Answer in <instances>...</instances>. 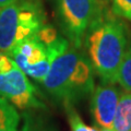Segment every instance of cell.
Here are the masks:
<instances>
[{
    "instance_id": "6da1fadb",
    "label": "cell",
    "mask_w": 131,
    "mask_h": 131,
    "mask_svg": "<svg viewBox=\"0 0 131 131\" xmlns=\"http://www.w3.org/2000/svg\"><path fill=\"white\" fill-rule=\"evenodd\" d=\"M94 73L88 55L70 44L52 62L42 86L54 100L63 105H74L94 92Z\"/></svg>"
},
{
    "instance_id": "7a4b0ae2",
    "label": "cell",
    "mask_w": 131,
    "mask_h": 131,
    "mask_svg": "<svg viewBox=\"0 0 131 131\" xmlns=\"http://www.w3.org/2000/svg\"><path fill=\"white\" fill-rule=\"evenodd\" d=\"M129 43L128 30L119 19L105 13L85 35L83 45L102 83H117V74Z\"/></svg>"
},
{
    "instance_id": "3957f363",
    "label": "cell",
    "mask_w": 131,
    "mask_h": 131,
    "mask_svg": "<svg viewBox=\"0 0 131 131\" xmlns=\"http://www.w3.org/2000/svg\"><path fill=\"white\" fill-rule=\"evenodd\" d=\"M45 24L40 0H15L0 8V51H10L16 44L37 34Z\"/></svg>"
},
{
    "instance_id": "277c9868",
    "label": "cell",
    "mask_w": 131,
    "mask_h": 131,
    "mask_svg": "<svg viewBox=\"0 0 131 131\" xmlns=\"http://www.w3.org/2000/svg\"><path fill=\"white\" fill-rule=\"evenodd\" d=\"M69 46L70 42L66 37L59 36L52 43L46 44L35 34L16 44L7 54L30 79L42 84L55 59Z\"/></svg>"
},
{
    "instance_id": "5b68a950",
    "label": "cell",
    "mask_w": 131,
    "mask_h": 131,
    "mask_svg": "<svg viewBox=\"0 0 131 131\" xmlns=\"http://www.w3.org/2000/svg\"><path fill=\"white\" fill-rule=\"evenodd\" d=\"M55 16L71 45L82 48L88 31L106 12L101 0H54Z\"/></svg>"
},
{
    "instance_id": "8992f818",
    "label": "cell",
    "mask_w": 131,
    "mask_h": 131,
    "mask_svg": "<svg viewBox=\"0 0 131 131\" xmlns=\"http://www.w3.org/2000/svg\"><path fill=\"white\" fill-rule=\"evenodd\" d=\"M0 97L21 110L45 108L34 84L16 63L10 70L0 73Z\"/></svg>"
},
{
    "instance_id": "52a82bcc",
    "label": "cell",
    "mask_w": 131,
    "mask_h": 131,
    "mask_svg": "<svg viewBox=\"0 0 131 131\" xmlns=\"http://www.w3.org/2000/svg\"><path fill=\"white\" fill-rule=\"evenodd\" d=\"M121 92L115 84L102 83L95 86L91 95V114L98 128H113Z\"/></svg>"
},
{
    "instance_id": "ba28073f",
    "label": "cell",
    "mask_w": 131,
    "mask_h": 131,
    "mask_svg": "<svg viewBox=\"0 0 131 131\" xmlns=\"http://www.w3.org/2000/svg\"><path fill=\"white\" fill-rule=\"evenodd\" d=\"M113 129L115 131H131V92L121 94L114 118Z\"/></svg>"
},
{
    "instance_id": "9c48e42d",
    "label": "cell",
    "mask_w": 131,
    "mask_h": 131,
    "mask_svg": "<svg viewBox=\"0 0 131 131\" xmlns=\"http://www.w3.org/2000/svg\"><path fill=\"white\" fill-rule=\"evenodd\" d=\"M21 131H57L55 126L47 120L42 114L35 109L25 110L23 114V124Z\"/></svg>"
},
{
    "instance_id": "30bf717a",
    "label": "cell",
    "mask_w": 131,
    "mask_h": 131,
    "mask_svg": "<svg viewBox=\"0 0 131 131\" xmlns=\"http://www.w3.org/2000/svg\"><path fill=\"white\" fill-rule=\"evenodd\" d=\"M117 83L126 92H131V40H129L119 70H118Z\"/></svg>"
},
{
    "instance_id": "8fae6325",
    "label": "cell",
    "mask_w": 131,
    "mask_h": 131,
    "mask_svg": "<svg viewBox=\"0 0 131 131\" xmlns=\"http://www.w3.org/2000/svg\"><path fill=\"white\" fill-rule=\"evenodd\" d=\"M71 131H100L98 127H91L82 120L80 115L73 108V105H64Z\"/></svg>"
},
{
    "instance_id": "7c38bea8",
    "label": "cell",
    "mask_w": 131,
    "mask_h": 131,
    "mask_svg": "<svg viewBox=\"0 0 131 131\" xmlns=\"http://www.w3.org/2000/svg\"><path fill=\"white\" fill-rule=\"evenodd\" d=\"M114 14L131 21V0H112Z\"/></svg>"
},
{
    "instance_id": "4fadbf2b",
    "label": "cell",
    "mask_w": 131,
    "mask_h": 131,
    "mask_svg": "<svg viewBox=\"0 0 131 131\" xmlns=\"http://www.w3.org/2000/svg\"><path fill=\"white\" fill-rule=\"evenodd\" d=\"M13 1H15V0H0V8L10 5V3H12Z\"/></svg>"
},
{
    "instance_id": "5bb4252c",
    "label": "cell",
    "mask_w": 131,
    "mask_h": 131,
    "mask_svg": "<svg viewBox=\"0 0 131 131\" xmlns=\"http://www.w3.org/2000/svg\"><path fill=\"white\" fill-rule=\"evenodd\" d=\"M100 131H115L113 128H100Z\"/></svg>"
},
{
    "instance_id": "9a60e30c",
    "label": "cell",
    "mask_w": 131,
    "mask_h": 131,
    "mask_svg": "<svg viewBox=\"0 0 131 131\" xmlns=\"http://www.w3.org/2000/svg\"><path fill=\"white\" fill-rule=\"evenodd\" d=\"M0 131H21L19 129H0Z\"/></svg>"
}]
</instances>
